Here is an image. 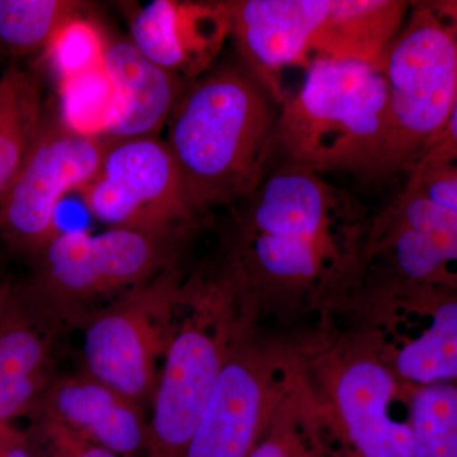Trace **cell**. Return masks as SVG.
Returning <instances> with one entry per match:
<instances>
[{"label": "cell", "mask_w": 457, "mask_h": 457, "mask_svg": "<svg viewBox=\"0 0 457 457\" xmlns=\"http://www.w3.org/2000/svg\"><path fill=\"white\" fill-rule=\"evenodd\" d=\"M239 204L242 263L281 282L317 278L330 228L357 220L362 212L348 192L294 165H282Z\"/></svg>", "instance_id": "cell-4"}, {"label": "cell", "mask_w": 457, "mask_h": 457, "mask_svg": "<svg viewBox=\"0 0 457 457\" xmlns=\"http://www.w3.org/2000/svg\"><path fill=\"white\" fill-rule=\"evenodd\" d=\"M131 42L189 84L212 69L230 36L227 2L154 0L132 12Z\"/></svg>", "instance_id": "cell-12"}, {"label": "cell", "mask_w": 457, "mask_h": 457, "mask_svg": "<svg viewBox=\"0 0 457 457\" xmlns=\"http://www.w3.org/2000/svg\"><path fill=\"white\" fill-rule=\"evenodd\" d=\"M102 71L111 88L101 137H159L191 84L150 62L131 41L106 42Z\"/></svg>", "instance_id": "cell-13"}, {"label": "cell", "mask_w": 457, "mask_h": 457, "mask_svg": "<svg viewBox=\"0 0 457 457\" xmlns=\"http://www.w3.org/2000/svg\"><path fill=\"white\" fill-rule=\"evenodd\" d=\"M46 114L37 80L17 66L0 77V200L16 179Z\"/></svg>", "instance_id": "cell-20"}, {"label": "cell", "mask_w": 457, "mask_h": 457, "mask_svg": "<svg viewBox=\"0 0 457 457\" xmlns=\"http://www.w3.org/2000/svg\"><path fill=\"white\" fill-rule=\"evenodd\" d=\"M171 240L122 228L59 231L33 258L27 286L60 320H84L90 305L121 297L170 269Z\"/></svg>", "instance_id": "cell-5"}, {"label": "cell", "mask_w": 457, "mask_h": 457, "mask_svg": "<svg viewBox=\"0 0 457 457\" xmlns=\"http://www.w3.org/2000/svg\"><path fill=\"white\" fill-rule=\"evenodd\" d=\"M423 326L399 351L396 370L418 387L457 383V295L416 285Z\"/></svg>", "instance_id": "cell-18"}, {"label": "cell", "mask_w": 457, "mask_h": 457, "mask_svg": "<svg viewBox=\"0 0 457 457\" xmlns=\"http://www.w3.org/2000/svg\"><path fill=\"white\" fill-rule=\"evenodd\" d=\"M8 279L4 278V275H3L2 270H0V291H2L3 286L5 285V282H7Z\"/></svg>", "instance_id": "cell-30"}, {"label": "cell", "mask_w": 457, "mask_h": 457, "mask_svg": "<svg viewBox=\"0 0 457 457\" xmlns=\"http://www.w3.org/2000/svg\"><path fill=\"white\" fill-rule=\"evenodd\" d=\"M182 296L170 267L89 315L83 338L87 374L140 405L153 398Z\"/></svg>", "instance_id": "cell-6"}, {"label": "cell", "mask_w": 457, "mask_h": 457, "mask_svg": "<svg viewBox=\"0 0 457 457\" xmlns=\"http://www.w3.org/2000/svg\"><path fill=\"white\" fill-rule=\"evenodd\" d=\"M389 231L394 263L409 285L457 287V236L431 225L403 221L387 207L378 219Z\"/></svg>", "instance_id": "cell-19"}, {"label": "cell", "mask_w": 457, "mask_h": 457, "mask_svg": "<svg viewBox=\"0 0 457 457\" xmlns=\"http://www.w3.org/2000/svg\"><path fill=\"white\" fill-rule=\"evenodd\" d=\"M80 194L93 218L110 228L173 237L196 218L173 156L159 137L108 141L97 176Z\"/></svg>", "instance_id": "cell-8"}, {"label": "cell", "mask_w": 457, "mask_h": 457, "mask_svg": "<svg viewBox=\"0 0 457 457\" xmlns=\"http://www.w3.org/2000/svg\"><path fill=\"white\" fill-rule=\"evenodd\" d=\"M227 5L230 36L245 68L270 101L282 106L290 97L285 71L312 62L332 0H234Z\"/></svg>", "instance_id": "cell-10"}, {"label": "cell", "mask_w": 457, "mask_h": 457, "mask_svg": "<svg viewBox=\"0 0 457 457\" xmlns=\"http://www.w3.org/2000/svg\"><path fill=\"white\" fill-rule=\"evenodd\" d=\"M389 209L408 224L431 225L457 236V212L433 203L418 192L403 189Z\"/></svg>", "instance_id": "cell-25"}, {"label": "cell", "mask_w": 457, "mask_h": 457, "mask_svg": "<svg viewBox=\"0 0 457 457\" xmlns=\"http://www.w3.org/2000/svg\"><path fill=\"white\" fill-rule=\"evenodd\" d=\"M104 47L98 29L79 16L57 33L45 53L64 87L101 71Z\"/></svg>", "instance_id": "cell-23"}, {"label": "cell", "mask_w": 457, "mask_h": 457, "mask_svg": "<svg viewBox=\"0 0 457 457\" xmlns=\"http://www.w3.org/2000/svg\"><path fill=\"white\" fill-rule=\"evenodd\" d=\"M108 141L45 117L35 145L0 200V242L33 258L59 234L57 207L97 176Z\"/></svg>", "instance_id": "cell-7"}, {"label": "cell", "mask_w": 457, "mask_h": 457, "mask_svg": "<svg viewBox=\"0 0 457 457\" xmlns=\"http://www.w3.org/2000/svg\"><path fill=\"white\" fill-rule=\"evenodd\" d=\"M0 457H35L29 436L18 431L12 423H0Z\"/></svg>", "instance_id": "cell-27"}, {"label": "cell", "mask_w": 457, "mask_h": 457, "mask_svg": "<svg viewBox=\"0 0 457 457\" xmlns=\"http://www.w3.org/2000/svg\"><path fill=\"white\" fill-rule=\"evenodd\" d=\"M405 189L457 212V173L446 168L413 170L408 173Z\"/></svg>", "instance_id": "cell-26"}, {"label": "cell", "mask_w": 457, "mask_h": 457, "mask_svg": "<svg viewBox=\"0 0 457 457\" xmlns=\"http://www.w3.org/2000/svg\"><path fill=\"white\" fill-rule=\"evenodd\" d=\"M248 362L225 361L182 457H246L257 446L264 387L257 369Z\"/></svg>", "instance_id": "cell-15"}, {"label": "cell", "mask_w": 457, "mask_h": 457, "mask_svg": "<svg viewBox=\"0 0 457 457\" xmlns=\"http://www.w3.org/2000/svg\"><path fill=\"white\" fill-rule=\"evenodd\" d=\"M278 117L245 68L210 69L186 90L164 140L195 216L239 204L266 179Z\"/></svg>", "instance_id": "cell-1"}, {"label": "cell", "mask_w": 457, "mask_h": 457, "mask_svg": "<svg viewBox=\"0 0 457 457\" xmlns=\"http://www.w3.org/2000/svg\"><path fill=\"white\" fill-rule=\"evenodd\" d=\"M36 438L46 445L50 457H121L87 440L74 429L45 414H33Z\"/></svg>", "instance_id": "cell-24"}, {"label": "cell", "mask_w": 457, "mask_h": 457, "mask_svg": "<svg viewBox=\"0 0 457 457\" xmlns=\"http://www.w3.org/2000/svg\"><path fill=\"white\" fill-rule=\"evenodd\" d=\"M409 7L411 2L403 0H332L315 38L312 59L383 68L385 53L402 29Z\"/></svg>", "instance_id": "cell-17"}, {"label": "cell", "mask_w": 457, "mask_h": 457, "mask_svg": "<svg viewBox=\"0 0 457 457\" xmlns=\"http://www.w3.org/2000/svg\"><path fill=\"white\" fill-rule=\"evenodd\" d=\"M296 95L276 120L275 144L285 164L324 173L348 170L372 179L389 116L383 69L314 57Z\"/></svg>", "instance_id": "cell-2"}, {"label": "cell", "mask_w": 457, "mask_h": 457, "mask_svg": "<svg viewBox=\"0 0 457 457\" xmlns=\"http://www.w3.org/2000/svg\"><path fill=\"white\" fill-rule=\"evenodd\" d=\"M225 361L216 338L195 319L177 324L153 395L149 457H182Z\"/></svg>", "instance_id": "cell-9"}, {"label": "cell", "mask_w": 457, "mask_h": 457, "mask_svg": "<svg viewBox=\"0 0 457 457\" xmlns=\"http://www.w3.org/2000/svg\"><path fill=\"white\" fill-rule=\"evenodd\" d=\"M394 392L392 375L376 363H356L342 375L337 398L361 457H414L411 420L396 422L387 414Z\"/></svg>", "instance_id": "cell-16"}, {"label": "cell", "mask_w": 457, "mask_h": 457, "mask_svg": "<svg viewBox=\"0 0 457 457\" xmlns=\"http://www.w3.org/2000/svg\"><path fill=\"white\" fill-rule=\"evenodd\" d=\"M33 414L54 418L121 457L146 450L147 423L139 403L87 372L54 378Z\"/></svg>", "instance_id": "cell-14"}, {"label": "cell", "mask_w": 457, "mask_h": 457, "mask_svg": "<svg viewBox=\"0 0 457 457\" xmlns=\"http://www.w3.org/2000/svg\"><path fill=\"white\" fill-rule=\"evenodd\" d=\"M411 427L414 457H457V383L417 387Z\"/></svg>", "instance_id": "cell-22"}, {"label": "cell", "mask_w": 457, "mask_h": 457, "mask_svg": "<svg viewBox=\"0 0 457 457\" xmlns=\"http://www.w3.org/2000/svg\"><path fill=\"white\" fill-rule=\"evenodd\" d=\"M246 457H291V455L281 442L269 440L257 445Z\"/></svg>", "instance_id": "cell-29"}, {"label": "cell", "mask_w": 457, "mask_h": 457, "mask_svg": "<svg viewBox=\"0 0 457 457\" xmlns=\"http://www.w3.org/2000/svg\"><path fill=\"white\" fill-rule=\"evenodd\" d=\"M84 7L74 0H0V49L17 56L46 51Z\"/></svg>", "instance_id": "cell-21"}, {"label": "cell", "mask_w": 457, "mask_h": 457, "mask_svg": "<svg viewBox=\"0 0 457 457\" xmlns=\"http://www.w3.org/2000/svg\"><path fill=\"white\" fill-rule=\"evenodd\" d=\"M60 320L27 284L0 291V423L31 417L55 376L53 352Z\"/></svg>", "instance_id": "cell-11"}, {"label": "cell", "mask_w": 457, "mask_h": 457, "mask_svg": "<svg viewBox=\"0 0 457 457\" xmlns=\"http://www.w3.org/2000/svg\"><path fill=\"white\" fill-rule=\"evenodd\" d=\"M381 69L389 116L372 179L408 173L449 122L457 96V0L411 2Z\"/></svg>", "instance_id": "cell-3"}, {"label": "cell", "mask_w": 457, "mask_h": 457, "mask_svg": "<svg viewBox=\"0 0 457 457\" xmlns=\"http://www.w3.org/2000/svg\"><path fill=\"white\" fill-rule=\"evenodd\" d=\"M455 149H457V96L446 128L437 141L427 150L425 154L420 156V159L427 158V156L446 154Z\"/></svg>", "instance_id": "cell-28"}]
</instances>
